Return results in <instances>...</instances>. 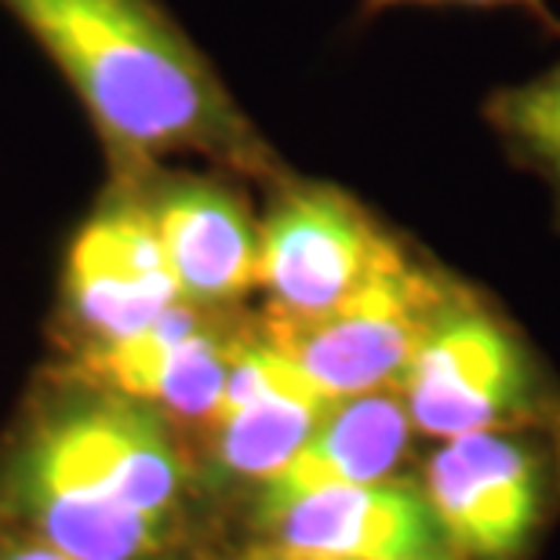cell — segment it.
Instances as JSON below:
<instances>
[{"instance_id":"cell-1","label":"cell","mask_w":560,"mask_h":560,"mask_svg":"<svg viewBox=\"0 0 560 560\" xmlns=\"http://www.w3.org/2000/svg\"><path fill=\"white\" fill-rule=\"evenodd\" d=\"M81 98L109 175L197 156L270 186L291 167L156 0H0Z\"/></svg>"},{"instance_id":"cell-2","label":"cell","mask_w":560,"mask_h":560,"mask_svg":"<svg viewBox=\"0 0 560 560\" xmlns=\"http://www.w3.org/2000/svg\"><path fill=\"white\" fill-rule=\"evenodd\" d=\"M266 194L259 288L270 291L273 317H320L411 255L364 200L335 183L291 167L266 186Z\"/></svg>"},{"instance_id":"cell-3","label":"cell","mask_w":560,"mask_h":560,"mask_svg":"<svg viewBox=\"0 0 560 560\" xmlns=\"http://www.w3.org/2000/svg\"><path fill=\"white\" fill-rule=\"evenodd\" d=\"M458 291V280L408 255L320 317H266L277 342L328 397L400 389L425 331Z\"/></svg>"},{"instance_id":"cell-4","label":"cell","mask_w":560,"mask_h":560,"mask_svg":"<svg viewBox=\"0 0 560 560\" xmlns=\"http://www.w3.org/2000/svg\"><path fill=\"white\" fill-rule=\"evenodd\" d=\"M400 397L416 433L452 441L535 416L542 378L521 335L458 284L411 357Z\"/></svg>"},{"instance_id":"cell-5","label":"cell","mask_w":560,"mask_h":560,"mask_svg":"<svg viewBox=\"0 0 560 560\" xmlns=\"http://www.w3.org/2000/svg\"><path fill=\"white\" fill-rule=\"evenodd\" d=\"M66 317L84 353L136 335L183 302L150 211L131 178L109 175L106 194L77 230L62 270Z\"/></svg>"},{"instance_id":"cell-6","label":"cell","mask_w":560,"mask_h":560,"mask_svg":"<svg viewBox=\"0 0 560 560\" xmlns=\"http://www.w3.org/2000/svg\"><path fill=\"white\" fill-rule=\"evenodd\" d=\"M131 178L186 302L226 310L259 288V219L241 178L156 164Z\"/></svg>"},{"instance_id":"cell-7","label":"cell","mask_w":560,"mask_h":560,"mask_svg":"<svg viewBox=\"0 0 560 560\" xmlns=\"http://www.w3.org/2000/svg\"><path fill=\"white\" fill-rule=\"evenodd\" d=\"M291 560H455V542L425 491L405 480L342 485L266 513Z\"/></svg>"},{"instance_id":"cell-8","label":"cell","mask_w":560,"mask_h":560,"mask_svg":"<svg viewBox=\"0 0 560 560\" xmlns=\"http://www.w3.org/2000/svg\"><path fill=\"white\" fill-rule=\"evenodd\" d=\"M425 495L455 550L510 557L528 542L542 510V466L506 430L444 441L425 469Z\"/></svg>"},{"instance_id":"cell-9","label":"cell","mask_w":560,"mask_h":560,"mask_svg":"<svg viewBox=\"0 0 560 560\" xmlns=\"http://www.w3.org/2000/svg\"><path fill=\"white\" fill-rule=\"evenodd\" d=\"M215 313L186 299L175 302L150 328L84 353V372L150 408L211 422L244 339L222 328Z\"/></svg>"},{"instance_id":"cell-10","label":"cell","mask_w":560,"mask_h":560,"mask_svg":"<svg viewBox=\"0 0 560 560\" xmlns=\"http://www.w3.org/2000/svg\"><path fill=\"white\" fill-rule=\"evenodd\" d=\"M331 400L262 331L244 335L211 419L222 466L259 480L273 477L306 444Z\"/></svg>"},{"instance_id":"cell-11","label":"cell","mask_w":560,"mask_h":560,"mask_svg":"<svg viewBox=\"0 0 560 560\" xmlns=\"http://www.w3.org/2000/svg\"><path fill=\"white\" fill-rule=\"evenodd\" d=\"M416 422L400 389L335 397L306 444L262 480V513L310 491L389 480L405 458Z\"/></svg>"},{"instance_id":"cell-12","label":"cell","mask_w":560,"mask_h":560,"mask_svg":"<svg viewBox=\"0 0 560 560\" xmlns=\"http://www.w3.org/2000/svg\"><path fill=\"white\" fill-rule=\"evenodd\" d=\"M480 117L506 161L542 183L560 230V59L528 81L495 88Z\"/></svg>"},{"instance_id":"cell-13","label":"cell","mask_w":560,"mask_h":560,"mask_svg":"<svg viewBox=\"0 0 560 560\" xmlns=\"http://www.w3.org/2000/svg\"><path fill=\"white\" fill-rule=\"evenodd\" d=\"M397 8H466V11H524L539 22L542 30H550L560 37V19L550 11L546 0H361V19L386 15Z\"/></svg>"},{"instance_id":"cell-14","label":"cell","mask_w":560,"mask_h":560,"mask_svg":"<svg viewBox=\"0 0 560 560\" xmlns=\"http://www.w3.org/2000/svg\"><path fill=\"white\" fill-rule=\"evenodd\" d=\"M0 560H73V557L55 550L51 542H26V546H11V550L0 553Z\"/></svg>"}]
</instances>
